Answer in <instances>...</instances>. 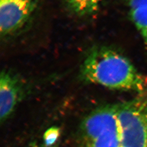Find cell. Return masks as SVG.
Wrapping results in <instances>:
<instances>
[{
  "label": "cell",
  "mask_w": 147,
  "mask_h": 147,
  "mask_svg": "<svg viewBox=\"0 0 147 147\" xmlns=\"http://www.w3.org/2000/svg\"><path fill=\"white\" fill-rule=\"evenodd\" d=\"M37 147V146H33V147Z\"/></svg>",
  "instance_id": "ba28073f"
},
{
  "label": "cell",
  "mask_w": 147,
  "mask_h": 147,
  "mask_svg": "<svg viewBox=\"0 0 147 147\" xmlns=\"http://www.w3.org/2000/svg\"><path fill=\"white\" fill-rule=\"evenodd\" d=\"M101 0H67L70 9L80 16L89 14L96 11Z\"/></svg>",
  "instance_id": "8992f818"
},
{
  "label": "cell",
  "mask_w": 147,
  "mask_h": 147,
  "mask_svg": "<svg viewBox=\"0 0 147 147\" xmlns=\"http://www.w3.org/2000/svg\"><path fill=\"white\" fill-rule=\"evenodd\" d=\"M115 107L121 147H147V91Z\"/></svg>",
  "instance_id": "7a4b0ae2"
},
{
  "label": "cell",
  "mask_w": 147,
  "mask_h": 147,
  "mask_svg": "<svg viewBox=\"0 0 147 147\" xmlns=\"http://www.w3.org/2000/svg\"><path fill=\"white\" fill-rule=\"evenodd\" d=\"M36 0H0V32L7 36L19 30L35 9Z\"/></svg>",
  "instance_id": "3957f363"
},
{
  "label": "cell",
  "mask_w": 147,
  "mask_h": 147,
  "mask_svg": "<svg viewBox=\"0 0 147 147\" xmlns=\"http://www.w3.org/2000/svg\"><path fill=\"white\" fill-rule=\"evenodd\" d=\"M132 21L147 47V0H129Z\"/></svg>",
  "instance_id": "5b68a950"
},
{
  "label": "cell",
  "mask_w": 147,
  "mask_h": 147,
  "mask_svg": "<svg viewBox=\"0 0 147 147\" xmlns=\"http://www.w3.org/2000/svg\"><path fill=\"white\" fill-rule=\"evenodd\" d=\"M60 135L59 129L53 127L49 129L44 135V141L46 147H50L53 145L58 140Z\"/></svg>",
  "instance_id": "52a82bcc"
},
{
  "label": "cell",
  "mask_w": 147,
  "mask_h": 147,
  "mask_svg": "<svg viewBox=\"0 0 147 147\" xmlns=\"http://www.w3.org/2000/svg\"><path fill=\"white\" fill-rule=\"evenodd\" d=\"M21 85L18 79L8 71L0 77V119L5 121L11 116L21 95Z\"/></svg>",
  "instance_id": "277c9868"
},
{
  "label": "cell",
  "mask_w": 147,
  "mask_h": 147,
  "mask_svg": "<svg viewBox=\"0 0 147 147\" xmlns=\"http://www.w3.org/2000/svg\"><path fill=\"white\" fill-rule=\"evenodd\" d=\"M81 76L87 82L114 89L147 91V78L124 56L106 47L92 50L81 66Z\"/></svg>",
  "instance_id": "6da1fadb"
}]
</instances>
